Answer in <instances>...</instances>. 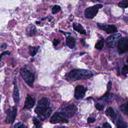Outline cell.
Instances as JSON below:
<instances>
[{
  "mask_svg": "<svg viewBox=\"0 0 128 128\" xmlns=\"http://www.w3.org/2000/svg\"><path fill=\"white\" fill-rule=\"evenodd\" d=\"M50 104V101L46 98H42L38 102L34 112L41 120H44L50 116L52 109Z\"/></svg>",
  "mask_w": 128,
  "mask_h": 128,
  "instance_id": "1",
  "label": "cell"
},
{
  "mask_svg": "<svg viewBox=\"0 0 128 128\" xmlns=\"http://www.w3.org/2000/svg\"><path fill=\"white\" fill-rule=\"evenodd\" d=\"M93 73L88 70L81 68H74L68 75V80L76 81L82 80H86L91 78Z\"/></svg>",
  "mask_w": 128,
  "mask_h": 128,
  "instance_id": "2",
  "label": "cell"
},
{
  "mask_svg": "<svg viewBox=\"0 0 128 128\" xmlns=\"http://www.w3.org/2000/svg\"><path fill=\"white\" fill-rule=\"evenodd\" d=\"M20 73L26 84L31 88L34 86V76L32 72L26 68H22L20 69Z\"/></svg>",
  "mask_w": 128,
  "mask_h": 128,
  "instance_id": "3",
  "label": "cell"
},
{
  "mask_svg": "<svg viewBox=\"0 0 128 128\" xmlns=\"http://www.w3.org/2000/svg\"><path fill=\"white\" fill-rule=\"evenodd\" d=\"M68 116L64 112H55L50 118L52 124H58L61 122L68 123L69 122Z\"/></svg>",
  "mask_w": 128,
  "mask_h": 128,
  "instance_id": "4",
  "label": "cell"
},
{
  "mask_svg": "<svg viewBox=\"0 0 128 128\" xmlns=\"http://www.w3.org/2000/svg\"><path fill=\"white\" fill-rule=\"evenodd\" d=\"M102 4H96L86 8L84 10V12L85 18L88 19H92L98 14L99 9L102 8Z\"/></svg>",
  "mask_w": 128,
  "mask_h": 128,
  "instance_id": "5",
  "label": "cell"
},
{
  "mask_svg": "<svg viewBox=\"0 0 128 128\" xmlns=\"http://www.w3.org/2000/svg\"><path fill=\"white\" fill-rule=\"evenodd\" d=\"M118 51L120 54L128 52V38H122L118 42Z\"/></svg>",
  "mask_w": 128,
  "mask_h": 128,
  "instance_id": "6",
  "label": "cell"
},
{
  "mask_svg": "<svg viewBox=\"0 0 128 128\" xmlns=\"http://www.w3.org/2000/svg\"><path fill=\"white\" fill-rule=\"evenodd\" d=\"M16 115V108H14L12 110L8 109L6 112V117L5 120V122L7 124H12L15 120Z\"/></svg>",
  "mask_w": 128,
  "mask_h": 128,
  "instance_id": "7",
  "label": "cell"
},
{
  "mask_svg": "<svg viewBox=\"0 0 128 128\" xmlns=\"http://www.w3.org/2000/svg\"><path fill=\"white\" fill-rule=\"evenodd\" d=\"M88 89L85 88L83 86L78 85L77 86L74 90V96L76 100H80L82 98Z\"/></svg>",
  "mask_w": 128,
  "mask_h": 128,
  "instance_id": "8",
  "label": "cell"
},
{
  "mask_svg": "<svg viewBox=\"0 0 128 128\" xmlns=\"http://www.w3.org/2000/svg\"><path fill=\"white\" fill-rule=\"evenodd\" d=\"M97 26L100 29L105 31L108 34H112L117 32L116 28L113 24H102L98 23Z\"/></svg>",
  "mask_w": 128,
  "mask_h": 128,
  "instance_id": "9",
  "label": "cell"
},
{
  "mask_svg": "<svg viewBox=\"0 0 128 128\" xmlns=\"http://www.w3.org/2000/svg\"><path fill=\"white\" fill-rule=\"evenodd\" d=\"M121 35L120 34H115L109 36L106 40V45L110 48H114L116 42L118 40H120Z\"/></svg>",
  "mask_w": 128,
  "mask_h": 128,
  "instance_id": "10",
  "label": "cell"
},
{
  "mask_svg": "<svg viewBox=\"0 0 128 128\" xmlns=\"http://www.w3.org/2000/svg\"><path fill=\"white\" fill-rule=\"evenodd\" d=\"M64 112L68 117L73 116L77 112V108L74 105H69L63 108Z\"/></svg>",
  "mask_w": 128,
  "mask_h": 128,
  "instance_id": "11",
  "label": "cell"
},
{
  "mask_svg": "<svg viewBox=\"0 0 128 128\" xmlns=\"http://www.w3.org/2000/svg\"><path fill=\"white\" fill-rule=\"evenodd\" d=\"M34 104H35L34 100L32 98V96L28 94L24 102L23 109L24 110L30 109L32 108H33Z\"/></svg>",
  "mask_w": 128,
  "mask_h": 128,
  "instance_id": "12",
  "label": "cell"
},
{
  "mask_svg": "<svg viewBox=\"0 0 128 128\" xmlns=\"http://www.w3.org/2000/svg\"><path fill=\"white\" fill-rule=\"evenodd\" d=\"M14 86L12 93V98L14 102L16 104H18L20 100V94L16 80H14Z\"/></svg>",
  "mask_w": 128,
  "mask_h": 128,
  "instance_id": "13",
  "label": "cell"
},
{
  "mask_svg": "<svg viewBox=\"0 0 128 128\" xmlns=\"http://www.w3.org/2000/svg\"><path fill=\"white\" fill-rule=\"evenodd\" d=\"M73 29L82 34L86 35V30L84 28L82 24L78 22H74L72 24Z\"/></svg>",
  "mask_w": 128,
  "mask_h": 128,
  "instance_id": "14",
  "label": "cell"
},
{
  "mask_svg": "<svg viewBox=\"0 0 128 128\" xmlns=\"http://www.w3.org/2000/svg\"><path fill=\"white\" fill-rule=\"evenodd\" d=\"M105 114L106 116H110L112 119L113 122H114L116 118V114L113 108L111 107H109L106 108L105 112Z\"/></svg>",
  "mask_w": 128,
  "mask_h": 128,
  "instance_id": "15",
  "label": "cell"
},
{
  "mask_svg": "<svg viewBox=\"0 0 128 128\" xmlns=\"http://www.w3.org/2000/svg\"><path fill=\"white\" fill-rule=\"evenodd\" d=\"M66 44L67 46L69 48L72 49L75 47L76 43L75 39L73 37L70 36L66 37Z\"/></svg>",
  "mask_w": 128,
  "mask_h": 128,
  "instance_id": "16",
  "label": "cell"
},
{
  "mask_svg": "<svg viewBox=\"0 0 128 128\" xmlns=\"http://www.w3.org/2000/svg\"><path fill=\"white\" fill-rule=\"evenodd\" d=\"M40 48L39 46H30L28 48V53L32 56H34L37 54V52Z\"/></svg>",
  "mask_w": 128,
  "mask_h": 128,
  "instance_id": "17",
  "label": "cell"
},
{
  "mask_svg": "<svg viewBox=\"0 0 128 128\" xmlns=\"http://www.w3.org/2000/svg\"><path fill=\"white\" fill-rule=\"evenodd\" d=\"M116 126L118 128H127L128 125L126 122L122 118H120L118 119L117 120V122L116 123Z\"/></svg>",
  "mask_w": 128,
  "mask_h": 128,
  "instance_id": "18",
  "label": "cell"
},
{
  "mask_svg": "<svg viewBox=\"0 0 128 128\" xmlns=\"http://www.w3.org/2000/svg\"><path fill=\"white\" fill-rule=\"evenodd\" d=\"M120 108L124 114L128 116V101L126 103L122 104L120 106Z\"/></svg>",
  "mask_w": 128,
  "mask_h": 128,
  "instance_id": "19",
  "label": "cell"
},
{
  "mask_svg": "<svg viewBox=\"0 0 128 128\" xmlns=\"http://www.w3.org/2000/svg\"><path fill=\"white\" fill-rule=\"evenodd\" d=\"M104 45V39L102 38L99 40L95 45V48L97 50H102Z\"/></svg>",
  "mask_w": 128,
  "mask_h": 128,
  "instance_id": "20",
  "label": "cell"
},
{
  "mask_svg": "<svg viewBox=\"0 0 128 128\" xmlns=\"http://www.w3.org/2000/svg\"><path fill=\"white\" fill-rule=\"evenodd\" d=\"M118 6L122 8H126L128 7V0H122L120 1Z\"/></svg>",
  "mask_w": 128,
  "mask_h": 128,
  "instance_id": "21",
  "label": "cell"
},
{
  "mask_svg": "<svg viewBox=\"0 0 128 128\" xmlns=\"http://www.w3.org/2000/svg\"><path fill=\"white\" fill-rule=\"evenodd\" d=\"M61 10V8L58 5H54L52 8V12L53 14H56Z\"/></svg>",
  "mask_w": 128,
  "mask_h": 128,
  "instance_id": "22",
  "label": "cell"
},
{
  "mask_svg": "<svg viewBox=\"0 0 128 128\" xmlns=\"http://www.w3.org/2000/svg\"><path fill=\"white\" fill-rule=\"evenodd\" d=\"M32 121H33V122H34V126H35L36 128H40V127H42V124H41L40 122L37 119V118H36V117L33 116Z\"/></svg>",
  "mask_w": 128,
  "mask_h": 128,
  "instance_id": "23",
  "label": "cell"
},
{
  "mask_svg": "<svg viewBox=\"0 0 128 128\" xmlns=\"http://www.w3.org/2000/svg\"><path fill=\"white\" fill-rule=\"evenodd\" d=\"M14 128H26V126L23 123L18 122L14 125Z\"/></svg>",
  "mask_w": 128,
  "mask_h": 128,
  "instance_id": "24",
  "label": "cell"
},
{
  "mask_svg": "<svg viewBox=\"0 0 128 128\" xmlns=\"http://www.w3.org/2000/svg\"><path fill=\"white\" fill-rule=\"evenodd\" d=\"M95 107L98 110H102L104 109V106L102 104H98V103L96 104Z\"/></svg>",
  "mask_w": 128,
  "mask_h": 128,
  "instance_id": "25",
  "label": "cell"
},
{
  "mask_svg": "<svg viewBox=\"0 0 128 128\" xmlns=\"http://www.w3.org/2000/svg\"><path fill=\"white\" fill-rule=\"evenodd\" d=\"M122 74H128V66H124L122 69Z\"/></svg>",
  "mask_w": 128,
  "mask_h": 128,
  "instance_id": "26",
  "label": "cell"
},
{
  "mask_svg": "<svg viewBox=\"0 0 128 128\" xmlns=\"http://www.w3.org/2000/svg\"><path fill=\"white\" fill-rule=\"evenodd\" d=\"M36 28H35V27H34V28H32L31 30H30V36H34L36 34Z\"/></svg>",
  "mask_w": 128,
  "mask_h": 128,
  "instance_id": "27",
  "label": "cell"
},
{
  "mask_svg": "<svg viewBox=\"0 0 128 128\" xmlns=\"http://www.w3.org/2000/svg\"><path fill=\"white\" fill-rule=\"evenodd\" d=\"M60 43V40H59L55 38L53 40L52 44H53V46H56Z\"/></svg>",
  "mask_w": 128,
  "mask_h": 128,
  "instance_id": "28",
  "label": "cell"
},
{
  "mask_svg": "<svg viewBox=\"0 0 128 128\" xmlns=\"http://www.w3.org/2000/svg\"><path fill=\"white\" fill-rule=\"evenodd\" d=\"M11 54V52H9V51H5V52H4L2 53L1 54H0V59L2 58L4 56H5V55H10Z\"/></svg>",
  "mask_w": 128,
  "mask_h": 128,
  "instance_id": "29",
  "label": "cell"
},
{
  "mask_svg": "<svg viewBox=\"0 0 128 128\" xmlns=\"http://www.w3.org/2000/svg\"><path fill=\"white\" fill-rule=\"evenodd\" d=\"M88 120V123H92L96 121V118H91V117H88L87 119Z\"/></svg>",
  "mask_w": 128,
  "mask_h": 128,
  "instance_id": "30",
  "label": "cell"
},
{
  "mask_svg": "<svg viewBox=\"0 0 128 128\" xmlns=\"http://www.w3.org/2000/svg\"><path fill=\"white\" fill-rule=\"evenodd\" d=\"M102 127L106 128H111V126L108 123L104 122V124L102 125Z\"/></svg>",
  "mask_w": 128,
  "mask_h": 128,
  "instance_id": "31",
  "label": "cell"
},
{
  "mask_svg": "<svg viewBox=\"0 0 128 128\" xmlns=\"http://www.w3.org/2000/svg\"><path fill=\"white\" fill-rule=\"evenodd\" d=\"M112 82L110 81L108 84V86H107V88H108V91H110L111 89V87H112Z\"/></svg>",
  "mask_w": 128,
  "mask_h": 128,
  "instance_id": "32",
  "label": "cell"
},
{
  "mask_svg": "<svg viewBox=\"0 0 128 128\" xmlns=\"http://www.w3.org/2000/svg\"><path fill=\"white\" fill-rule=\"evenodd\" d=\"M7 46H7V44H3L1 46L0 48H1L2 49H6V48Z\"/></svg>",
  "mask_w": 128,
  "mask_h": 128,
  "instance_id": "33",
  "label": "cell"
},
{
  "mask_svg": "<svg viewBox=\"0 0 128 128\" xmlns=\"http://www.w3.org/2000/svg\"><path fill=\"white\" fill-rule=\"evenodd\" d=\"M94 2H102L103 1V0H90Z\"/></svg>",
  "mask_w": 128,
  "mask_h": 128,
  "instance_id": "34",
  "label": "cell"
},
{
  "mask_svg": "<svg viewBox=\"0 0 128 128\" xmlns=\"http://www.w3.org/2000/svg\"><path fill=\"white\" fill-rule=\"evenodd\" d=\"M36 24H40V22H36Z\"/></svg>",
  "mask_w": 128,
  "mask_h": 128,
  "instance_id": "35",
  "label": "cell"
},
{
  "mask_svg": "<svg viewBox=\"0 0 128 128\" xmlns=\"http://www.w3.org/2000/svg\"><path fill=\"white\" fill-rule=\"evenodd\" d=\"M85 53H84V52H83V53H82V54H80V55H82V54H84Z\"/></svg>",
  "mask_w": 128,
  "mask_h": 128,
  "instance_id": "36",
  "label": "cell"
},
{
  "mask_svg": "<svg viewBox=\"0 0 128 128\" xmlns=\"http://www.w3.org/2000/svg\"><path fill=\"white\" fill-rule=\"evenodd\" d=\"M127 62H128V59H127Z\"/></svg>",
  "mask_w": 128,
  "mask_h": 128,
  "instance_id": "37",
  "label": "cell"
}]
</instances>
